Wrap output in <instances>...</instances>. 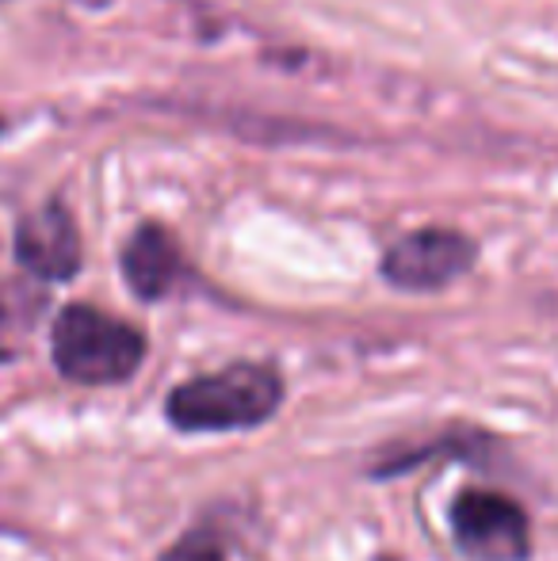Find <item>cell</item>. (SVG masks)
<instances>
[{
    "label": "cell",
    "instance_id": "6da1fadb",
    "mask_svg": "<svg viewBox=\"0 0 558 561\" xmlns=\"http://www.w3.org/2000/svg\"><path fill=\"white\" fill-rule=\"evenodd\" d=\"M287 378L269 359H234L207 375L176 382L161 401L164 424L180 436H230L276 421Z\"/></svg>",
    "mask_w": 558,
    "mask_h": 561
},
{
    "label": "cell",
    "instance_id": "7a4b0ae2",
    "mask_svg": "<svg viewBox=\"0 0 558 561\" xmlns=\"http://www.w3.org/2000/svg\"><path fill=\"white\" fill-rule=\"evenodd\" d=\"M149 355L146 333L89 302H69L50 325V363L73 386H123Z\"/></svg>",
    "mask_w": 558,
    "mask_h": 561
},
{
    "label": "cell",
    "instance_id": "3957f363",
    "mask_svg": "<svg viewBox=\"0 0 558 561\" xmlns=\"http://www.w3.org/2000/svg\"><path fill=\"white\" fill-rule=\"evenodd\" d=\"M452 547L467 561H532L536 531L513 493L493 485H463L447 501Z\"/></svg>",
    "mask_w": 558,
    "mask_h": 561
},
{
    "label": "cell",
    "instance_id": "277c9868",
    "mask_svg": "<svg viewBox=\"0 0 558 561\" xmlns=\"http://www.w3.org/2000/svg\"><path fill=\"white\" fill-rule=\"evenodd\" d=\"M478 256H482V249L463 229L421 226L387 244L379 260V275L383 283L406 290V295H436V290L455 287L463 275L475 272Z\"/></svg>",
    "mask_w": 558,
    "mask_h": 561
},
{
    "label": "cell",
    "instance_id": "5b68a950",
    "mask_svg": "<svg viewBox=\"0 0 558 561\" xmlns=\"http://www.w3.org/2000/svg\"><path fill=\"white\" fill-rule=\"evenodd\" d=\"M505 455V439L498 432L482 428V424L455 421L444 424L440 432H429L421 439H406V444L383 447L372 462L364 466L367 481H395L406 473L421 470L424 462H463L475 470H490L498 458Z\"/></svg>",
    "mask_w": 558,
    "mask_h": 561
},
{
    "label": "cell",
    "instance_id": "8992f818",
    "mask_svg": "<svg viewBox=\"0 0 558 561\" xmlns=\"http://www.w3.org/2000/svg\"><path fill=\"white\" fill-rule=\"evenodd\" d=\"M15 264L43 283H69L84 267V244L77 218L61 199L27 210L15 226Z\"/></svg>",
    "mask_w": 558,
    "mask_h": 561
},
{
    "label": "cell",
    "instance_id": "52a82bcc",
    "mask_svg": "<svg viewBox=\"0 0 558 561\" xmlns=\"http://www.w3.org/2000/svg\"><path fill=\"white\" fill-rule=\"evenodd\" d=\"M119 272L138 302H161L187 275V256L161 222H141L123 244Z\"/></svg>",
    "mask_w": 558,
    "mask_h": 561
},
{
    "label": "cell",
    "instance_id": "ba28073f",
    "mask_svg": "<svg viewBox=\"0 0 558 561\" xmlns=\"http://www.w3.org/2000/svg\"><path fill=\"white\" fill-rule=\"evenodd\" d=\"M153 561H230L226 558V535L218 531L215 519H200L195 527H187L169 550H161Z\"/></svg>",
    "mask_w": 558,
    "mask_h": 561
},
{
    "label": "cell",
    "instance_id": "9c48e42d",
    "mask_svg": "<svg viewBox=\"0 0 558 561\" xmlns=\"http://www.w3.org/2000/svg\"><path fill=\"white\" fill-rule=\"evenodd\" d=\"M15 359V352H8V347H0V367H4V363H12Z\"/></svg>",
    "mask_w": 558,
    "mask_h": 561
},
{
    "label": "cell",
    "instance_id": "30bf717a",
    "mask_svg": "<svg viewBox=\"0 0 558 561\" xmlns=\"http://www.w3.org/2000/svg\"><path fill=\"white\" fill-rule=\"evenodd\" d=\"M4 318H8V313H4V306H0V325H4Z\"/></svg>",
    "mask_w": 558,
    "mask_h": 561
},
{
    "label": "cell",
    "instance_id": "8fae6325",
    "mask_svg": "<svg viewBox=\"0 0 558 561\" xmlns=\"http://www.w3.org/2000/svg\"><path fill=\"white\" fill-rule=\"evenodd\" d=\"M0 138H4V118H0Z\"/></svg>",
    "mask_w": 558,
    "mask_h": 561
}]
</instances>
